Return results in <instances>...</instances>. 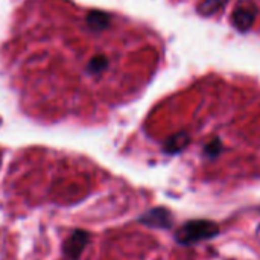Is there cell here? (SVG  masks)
I'll return each instance as SVG.
<instances>
[{
  "mask_svg": "<svg viewBox=\"0 0 260 260\" xmlns=\"http://www.w3.org/2000/svg\"><path fill=\"white\" fill-rule=\"evenodd\" d=\"M61 21H44L41 44L50 47L34 52L27 61H20V73L26 72L29 88L46 96L50 104H104L113 93V79L117 75L114 37L119 21L114 15L94 9L61 8ZM44 37V35H43Z\"/></svg>",
  "mask_w": 260,
  "mask_h": 260,
  "instance_id": "6da1fadb",
  "label": "cell"
},
{
  "mask_svg": "<svg viewBox=\"0 0 260 260\" xmlns=\"http://www.w3.org/2000/svg\"><path fill=\"white\" fill-rule=\"evenodd\" d=\"M218 235H219V225L215 221L192 219L184 222L175 232V241L183 247H189L203 241L215 239Z\"/></svg>",
  "mask_w": 260,
  "mask_h": 260,
  "instance_id": "7a4b0ae2",
  "label": "cell"
},
{
  "mask_svg": "<svg viewBox=\"0 0 260 260\" xmlns=\"http://www.w3.org/2000/svg\"><path fill=\"white\" fill-rule=\"evenodd\" d=\"M259 8L253 0H239L232 12V24L239 32H247L256 21Z\"/></svg>",
  "mask_w": 260,
  "mask_h": 260,
  "instance_id": "3957f363",
  "label": "cell"
},
{
  "mask_svg": "<svg viewBox=\"0 0 260 260\" xmlns=\"http://www.w3.org/2000/svg\"><path fill=\"white\" fill-rule=\"evenodd\" d=\"M139 222L145 227L169 230L174 225V215L166 207H154V209L145 212L139 218Z\"/></svg>",
  "mask_w": 260,
  "mask_h": 260,
  "instance_id": "277c9868",
  "label": "cell"
},
{
  "mask_svg": "<svg viewBox=\"0 0 260 260\" xmlns=\"http://www.w3.org/2000/svg\"><path fill=\"white\" fill-rule=\"evenodd\" d=\"M90 242V235L85 230H75L62 245V253L67 260H78L87 244Z\"/></svg>",
  "mask_w": 260,
  "mask_h": 260,
  "instance_id": "5b68a950",
  "label": "cell"
},
{
  "mask_svg": "<svg viewBox=\"0 0 260 260\" xmlns=\"http://www.w3.org/2000/svg\"><path fill=\"white\" fill-rule=\"evenodd\" d=\"M190 145V134L187 131H180L174 136H171L165 145H163V149L166 154H180L181 151H184L187 146Z\"/></svg>",
  "mask_w": 260,
  "mask_h": 260,
  "instance_id": "8992f818",
  "label": "cell"
},
{
  "mask_svg": "<svg viewBox=\"0 0 260 260\" xmlns=\"http://www.w3.org/2000/svg\"><path fill=\"white\" fill-rule=\"evenodd\" d=\"M229 2L230 0H204L203 3L198 5L197 11L203 17H210V15H215L216 12H219Z\"/></svg>",
  "mask_w": 260,
  "mask_h": 260,
  "instance_id": "52a82bcc",
  "label": "cell"
},
{
  "mask_svg": "<svg viewBox=\"0 0 260 260\" xmlns=\"http://www.w3.org/2000/svg\"><path fill=\"white\" fill-rule=\"evenodd\" d=\"M222 149H224V145H222L221 139H219V137H215V139H212V140L204 146V155H206L207 158L213 160V158H216V157L221 155Z\"/></svg>",
  "mask_w": 260,
  "mask_h": 260,
  "instance_id": "ba28073f",
  "label": "cell"
}]
</instances>
